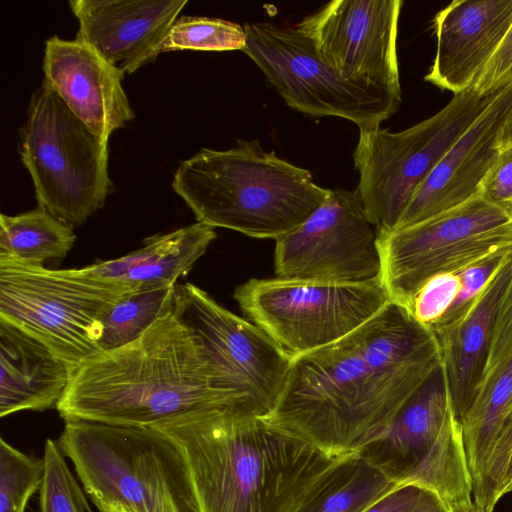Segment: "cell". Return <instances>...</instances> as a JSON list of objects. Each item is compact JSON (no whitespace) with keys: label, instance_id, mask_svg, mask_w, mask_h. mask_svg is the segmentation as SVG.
<instances>
[{"label":"cell","instance_id":"obj_1","mask_svg":"<svg viewBox=\"0 0 512 512\" xmlns=\"http://www.w3.org/2000/svg\"><path fill=\"white\" fill-rule=\"evenodd\" d=\"M441 364L433 332L390 301L347 336L293 358L274 409L262 418L330 457L361 455Z\"/></svg>","mask_w":512,"mask_h":512},{"label":"cell","instance_id":"obj_2","mask_svg":"<svg viewBox=\"0 0 512 512\" xmlns=\"http://www.w3.org/2000/svg\"><path fill=\"white\" fill-rule=\"evenodd\" d=\"M153 428L181 448L199 512H302L359 456L330 457L231 405L193 409Z\"/></svg>","mask_w":512,"mask_h":512},{"label":"cell","instance_id":"obj_3","mask_svg":"<svg viewBox=\"0 0 512 512\" xmlns=\"http://www.w3.org/2000/svg\"><path fill=\"white\" fill-rule=\"evenodd\" d=\"M211 405L236 407L200 336L174 307L134 341L81 363L56 409L65 421L153 427Z\"/></svg>","mask_w":512,"mask_h":512},{"label":"cell","instance_id":"obj_4","mask_svg":"<svg viewBox=\"0 0 512 512\" xmlns=\"http://www.w3.org/2000/svg\"><path fill=\"white\" fill-rule=\"evenodd\" d=\"M172 188L197 222L274 240L302 224L330 192L258 139H238L228 150L202 148L180 163Z\"/></svg>","mask_w":512,"mask_h":512},{"label":"cell","instance_id":"obj_5","mask_svg":"<svg viewBox=\"0 0 512 512\" xmlns=\"http://www.w3.org/2000/svg\"><path fill=\"white\" fill-rule=\"evenodd\" d=\"M57 441L100 512H199L185 456L163 432L67 420Z\"/></svg>","mask_w":512,"mask_h":512},{"label":"cell","instance_id":"obj_6","mask_svg":"<svg viewBox=\"0 0 512 512\" xmlns=\"http://www.w3.org/2000/svg\"><path fill=\"white\" fill-rule=\"evenodd\" d=\"M135 290L82 268L49 269L0 254V320L43 343L72 372L102 352L104 316Z\"/></svg>","mask_w":512,"mask_h":512},{"label":"cell","instance_id":"obj_7","mask_svg":"<svg viewBox=\"0 0 512 512\" xmlns=\"http://www.w3.org/2000/svg\"><path fill=\"white\" fill-rule=\"evenodd\" d=\"M20 155L38 206L59 220L79 226L104 206L112 188L108 145L70 111L46 79L32 95Z\"/></svg>","mask_w":512,"mask_h":512},{"label":"cell","instance_id":"obj_8","mask_svg":"<svg viewBox=\"0 0 512 512\" xmlns=\"http://www.w3.org/2000/svg\"><path fill=\"white\" fill-rule=\"evenodd\" d=\"M499 91L454 94L436 114L400 132L360 131L353 152L356 192L377 233L396 228L417 188Z\"/></svg>","mask_w":512,"mask_h":512},{"label":"cell","instance_id":"obj_9","mask_svg":"<svg viewBox=\"0 0 512 512\" xmlns=\"http://www.w3.org/2000/svg\"><path fill=\"white\" fill-rule=\"evenodd\" d=\"M380 281L407 309L430 278L512 254V211L480 195L417 224L377 233Z\"/></svg>","mask_w":512,"mask_h":512},{"label":"cell","instance_id":"obj_10","mask_svg":"<svg viewBox=\"0 0 512 512\" xmlns=\"http://www.w3.org/2000/svg\"><path fill=\"white\" fill-rule=\"evenodd\" d=\"M233 298L292 359L334 343L374 317L389 302L380 280L333 283L283 278L250 279Z\"/></svg>","mask_w":512,"mask_h":512},{"label":"cell","instance_id":"obj_11","mask_svg":"<svg viewBox=\"0 0 512 512\" xmlns=\"http://www.w3.org/2000/svg\"><path fill=\"white\" fill-rule=\"evenodd\" d=\"M243 52L254 61L285 103L311 117L334 116L359 131L380 127L401 97L383 88L343 78L296 26L244 25Z\"/></svg>","mask_w":512,"mask_h":512},{"label":"cell","instance_id":"obj_12","mask_svg":"<svg viewBox=\"0 0 512 512\" xmlns=\"http://www.w3.org/2000/svg\"><path fill=\"white\" fill-rule=\"evenodd\" d=\"M175 309L200 336L218 385L232 403L260 417L269 415L292 358L258 326L191 283L176 286Z\"/></svg>","mask_w":512,"mask_h":512},{"label":"cell","instance_id":"obj_13","mask_svg":"<svg viewBox=\"0 0 512 512\" xmlns=\"http://www.w3.org/2000/svg\"><path fill=\"white\" fill-rule=\"evenodd\" d=\"M274 270L276 277L290 280H380L377 230L356 190H330L325 201L302 224L276 239Z\"/></svg>","mask_w":512,"mask_h":512},{"label":"cell","instance_id":"obj_14","mask_svg":"<svg viewBox=\"0 0 512 512\" xmlns=\"http://www.w3.org/2000/svg\"><path fill=\"white\" fill-rule=\"evenodd\" d=\"M401 0H333L295 26L345 79L401 97L397 56Z\"/></svg>","mask_w":512,"mask_h":512},{"label":"cell","instance_id":"obj_15","mask_svg":"<svg viewBox=\"0 0 512 512\" xmlns=\"http://www.w3.org/2000/svg\"><path fill=\"white\" fill-rule=\"evenodd\" d=\"M511 109L509 85L499 91L417 188L395 229L422 222L479 195L480 185L499 155L500 132Z\"/></svg>","mask_w":512,"mask_h":512},{"label":"cell","instance_id":"obj_16","mask_svg":"<svg viewBox=\"0 0 512 512\" xmlns=\"http://www.w3.org/2000/svg\"><path fill=\"white\" fill-rule=\"evenodd\" d=\"M42 68L60 99L103 142L135 117L124 75L85 42L47 39Z\"/></svg>","mask_w":512,"mask_h":512},{"label":"cell","instance_id":"obj_17","mask_svg":"<svg viewBox=\"0 0 512 512\" xmlns=\"http://www.w3.org/2000/svg\"><path fill=\"white\" fill-rule=\"evenodd\" d=\"M187 0H71L76 38L123 75L152 62Z\"/></svg>","mask_w":512,"mask_h":512},{"label":"cell","instance_id":"obj_18","mask_svg":"<svg viewBox=\"0 0 512 512\" xmlns=\"http://www.w3.org/2000/svg\"><path fill=\"white\" fill-rule=\"evenodd\" d=\"M512 25V0H456L434 18L436 54L424 80L459 94L474 88Z\"/></svg>","mask_w":512,"mask_h":512},{"label":"cell","instance_id":"obj_19","mask_svg":"<svg viewBox=\"0 0 512 512\" xmlns=\"http://www.w3.org/2000/svg\"><path fill=\"white\" fill-rule=\"evenodd\" d=\"M512 278V254L495 272L467 314L436 334L452 408L460 420L480 390L498 306Z\"/></svg>","mask_w":512,"mask_h":512},{"label":"cell","instance_id":"obj_20","mask_svg":"<svg viewBox=\"0 0 512 512\" xmlns=\"http://www.w3.org/2000/svg\"><path fill=\"white\" fill-rule=\"evenodd\" d=\"M71 375L47 346L0 320V417L57 407Z\"/></svg>","mask_w":512,"mask_h":512},{"label":"cell","instance_id":"obj_21","mask_svg":"<svg viewBox=\"0 0 512 512\" xmlns=\"http://www.w3.org/2000/svg\"><path fill=\"white\" fill-rule=\"evenodd\" d=\"M215 238L213 227L196 222L166 234L151 236L143 247L125 256L82 269L94 278L122 282L137 290L175 286Z\"/></svg>","mask_w":512,"mask_h":512},{"label":"cell","instance_id":"obj_22","mask_svg":"<svg viewBox=\"0 0 512 512\" xmlns=\"http://www.w3.org/2000/svg\"><path fill=\"white\" fill-rule=\"evenodd\" d=\"M450 404L441 364L403 406L385 437L363 454L395 470L400 476L434 443Z\"/></svg>","mask_w":512,"mask_h":512},{"label":"cell","instance_id":"obj_23","mask_svg":"<svg viewBox=\"0 0 512 512\" xmlns=\"http://www.w3.org/2000/svg\"><path fill=\"white\" fill-rule=\"evenodd\" d=\"M399 482L400 486L416 485L431 492L447 512H467L476 506L461 425L451 404L436 440L400 474Z\"/></svg>","mask_w":512,"mask_h":512},{"label":"cell","instance_id":"obj_24","mask_svg":"<svg viewBox=\"0 0 512 512\" xmlns=\"http://www.w3.org/2000/svg\"><path fill=\"white\" fill-rule=\"evenodd\" d=\"M512 400V360L485 388L460 420L473 497L485 479L496 440Z\"/></svg>","mask_w":512,"mask_h":512},{"label":"cell","instance_id":"obj_25","mask_svg":"<svg viewBox=\"0 0 512 512\" xmlns=\"http://www.w3.org/2000/svg\"><path fill=\"white\" fill-rule=\"evenodd\" d=\"M398 487L395 470L362 454L342 465L302 512H366Z\"/></svg>","mask_w":512,"mask_h":512},{"label":"cell","instance_id":"obj_26","mask_svg":"<svg viewBox=\"0 0 512 512\" xmlns=\"http://www.w3.org/2000/svg\"><path fill=\"white\" fill-rule=\"evenodd\" d=\"M76 240L73 227L44 208L17 215H0V254L21 262L43 265L63 259Z\"/></svg>","mask_w":512,"mask_h":512},{"label":"cell","instance_id":"obj_27","mask_svg":"<svg viewBox=\"0 0 512 512\" xmlns=\"http://www.w3.org/2000/svg\"><path fill=\"white\" fill-rule=\"evenodd\" d=\"M176 286L135 290L121 297L102 320L101 351L134 341L160 317L173 310Z\"/></svg>","mask_w":512,"mask_h":512},{"label":"cell","instance_id":"obj_28","mask_svg":"<svg viewBox=\"0 0 512 512\" xmlns=\"http://www.w3.org/2000/svg\"><path fill=\"white\" fill-rule=\"evenodd\" d=\"M245 40L244 27L238 23L206 16H182L171 25L158 53L243 50Z\"/></svg>","mask_w":512,"mask_h":512},{"label":"cell","instance_id":"obj_29","mask_svg":"<svg viewBox=\"0 0 512 512\" xmlns=\"http://www.w3.org/2000/svg\"><path fill=\"white\" fill-rule=\"evenodd\" d=\"M43 476V457L25 454L0 439V512H25Z\"/></svg>","mask_w":512,"mask_h":512},{"label":"cell","instance_id":"obj_30","mask_svg":"<svg viewBox=\"0 0 512 512\" xmlns=\"http://www.w3.org/2000/svg\"><path fill=\"white\" fill-rule=\"evenodd\" d=\"M58 441L46 439L44 476L39 489L37 512H86V497L67 465Z\"/></svg>","mask_w":512,"mask_h":512},{"label":"cell","instance_id":"obj_31","mask_svg":"<svg viewBox=\"0 0 512 512\" xmlns=\"http://www.w3.org/2000/svg\"><path fill=\"white\" fill-rule=\"evenodd\" d=\"M511 458L512 400L503 419L483 484L473 497L478 508L493 511L499 500L505 496V481Z\"/></svg>","mask_w":512,"mask_h":512},{"label":"cell","instance_id":"obj_32","mask_svg":"<svg viewBox=\"0 0 512 512\" xmlns=\"http://www.w3.org/2000/svg\"><path fill=\"white\" fill-rule=\"evenodd\" d=\"M509 255L494 257L458 273L461 281L460 290L448 311L431 327L434 335L450 329L467 314Z\"/></svg>","mask_w":512,"mask_h":512},{"label":"cell","instance_id":"obj_33","mask_svg":"<svg viewBox=\"0 0 512 512\" xmlns=\"http://www.w3.org/2000/svg\"><path fill=\"white\" fill-rule=\"evenodd\" d=\"M460 286L458 273L438 274L420 288L408 310L420 324L431 329L451 307Z\"/></svg>","mask_w":512,"mask_h":512},{"label":"cell","instance_id":"obj_34","mask_svg":"<svg viewBox=\"0 0 512 512\" xmlns=\"http://www.w3.org/2000/svg\"><path fill=\"white\" fill-rule=\"evenodd\" d=\"M512 360V278L495 317L487 364L480 390L492 383ZM479 390V391H480ZM479 393V392H478ZM478 395V394H477Z\"/></svg>","mask_w":512,"mask_h":512},{"label":"cell","instance_id":"obj_35","mask_svg":"<svg viewBox=\"0 0 512 512\" xmlns=\"http://www.w3.org/2000/svg\"><path fill=\"white\" fill-rule=\"evenodd\" d=\"M479 195L512 211V146L499 155L480 185Z\"/></svg>","mask_w":512,"mask_h":512},{"label":"cell","instance_id":"obj_36","mask_svg":"<svg viewBox=\"0 0 512 512\" xmlns=\"http://www.w3.org/2000/svg\"><path fill=\"white\" fill-rule=\"evenodd\" d=\"M512 85V25L494 56L483 70L474 89L489 94Z\"/></svg>","mask_w":512,"mask_h":512},{"label":"cell","instance_id":"obj_37","mask_svg":"<svg viewBox=\"0 0 512 512\" xmlns=\"http://www.w3.org/2000/svg\"><path fill=\"white\" fill-rule=\"evenodd\" d=\"M431 495V492L416 485L400 486L366 512H416Z\"/></svg>","mask_w":512,"mask_h":512},{"label":"cell","instance_id":"obj_38","mask_svg":"<svg viewBox=\"0 0 512 512\" xmlns=\"http://www.w3.org/2000/svg\"><path fill=\"white\" fill-rule=\"evenodd\" d=\"M512 146V109L509 112L499 136V149Z\"/></svg>","mask_w":512,"mask_h":512},{"label":"cell","instance_id":"obj_39","mask_svg":"<svg viewBox=\"0 0 512 512\" xmlns=\"http://www.w3.org/2000/svg\"><path fill=\"white\" fill-rule=\"evenodd\" d=\"M416 512H447L444 505L435 496L431 495L418 509Z\"/></svg>","mask_w":512,"mask_h":512},{"label":"cell","instance_id":"obj_40","mask_svg":"<svg viewBox=\"0 0 512 512\" xmlns=\"http://www.w3.org/2000/svg\"><path fill=\"white\" fill-rule=\"evenodd\" d=\"M504 492L505 495L512 492V458L507 471Z\"/></svg>","mask_w":512,"mask_h":512},{"label":"cell","instance_id":"obj_41","mask_svg":"<svg viewBox=\"0 0 512 512\" xmlns=\"http://www.w3.org/2000/svg\"><path fill=\"white\" fill-rule=\"evenodd\" d=\"M467 512H493L491 510H482L480 508H478L477 506H475L473 509L467 511Z\"/></svg>","mask_w":512,"mask_h":512},{"label":"cell","instance_id":"obj_42","mask_svg":"<svg viewBox=\"0 0 512 512\" xmlns=\"http://www.w3.org/2000/svg\"><path fill=\"white\" fill-rule=\"evenodd\" d=\"M103 512H116V511H111V510H105Z\"/></svg>","mask_w":512,"mask_h":512}]
</instances>
